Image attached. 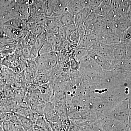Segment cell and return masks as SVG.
<instances>
[{
    "label": "cell",
    "instance_id": "6da1fadb",
    "mask_svg": "<svg viewBox=\"0 0 131 131\" xmlns=\"http://www.w3.org/2000/svg\"><path fill=\"white\" fill-rule=\"evenodd\" d=\"M38 73H45L51 71L56 65L57 56L56 52L52 51L39 55L35 59Z\"/></svg>",
    "mask_w": 131,
    "mask_h": 131
},
{
    "label": "cell",
    "instance_id": "7a4b0ae2",
    "mask_svg": "<svg viewBox=\"0 0 131 131\" xmlns=\"http://www.w3.org/2000/svg\"><path fill=\"white\" fill-rule=\"evenodd\" d=\"M98 42L97 36L94 32L85 34L80 39L78 47L89 49Z\"/></svg>",
    "mask_w": 131,
    "mask_h": 131
},
{
    "label": "cell",
    "instance_id": "3957f363",
    "mask_svg": "<svg viewBox=\"0 0 131 131\" xmlns=\"http://www.w3.org/2000/svg\"><path fill=\"white\" fill-rule=\"evenodd\" d=\"M112 10L111 0H103L100 5L93 12L99 16L105 17L107 16Z\"/></svg>",
    "mask_w": 131,
    "mask_h": 131
},
{
    "label": "cell",
    "instance_id": "277c9868",
    "mask_svg": "<svg viewBox=\"0 0 131 131\" xmlns=\"http://www.w3.org/2000/svg\"><path fill=\"white\" fill-rule=\"evenodd\" d=\"M39 89L45 103L50 102L52 96V89L50 83L41 85Z\"/></svg>",
    "mask_w": 131,
    "mask_h": 131
},
{
    "label": "cell",
    "instance_id": "5b68a950",
    "mask_svg": "<svg viewBox=\"0 0 131 131\" xmlns=\"http://www.w3.org/2000/svg\"><path fill=\"white\" fill-rule=\"evenodd\" d=\"M93 12L91 8L84 7L75 16L74 24L76 26L80 24H84L88 17Z\"/></svg>",
    "mask_w": 131,
    "mask_h": 131
},
{
    "label": "cell",
    "instance_id": "8992f818",
    "mask_svg": "<svg viewBox=\"0 0 131 131\" xmlns=\"http://www.w3.org/2000/svg\"><path fill=\"white\" fill-rule=\"evenodd\" d=\"M83 1V0H69L67 8L68 12L75 16L84 8Z\"/></svg>",
    "mask_w": 131,
    "mask_h": 131
},
{
    "label": "cell",
    "instance_id": "52a82bcc",
    "mask_svg": "<svg viewBox=\"0 0 131 131\" xmlns=\"http://www.w3.org/2000/svg\"><path fill=\"white\" fill-rule=\"evenodd\" d=\"M98 15L95 12H93L90 14L84 23L86 27V34H89L94 30L95 24Z\"/></svg>",
    "mask_w": 131,
    "mask_h": 131
},
{
    "label": "cell",
    "instance_id": "ba28073f",
    "mask_svg": "<svg viewBox=\"0 0 131 131\" xmlns=\"http://www.w3.org/2000/svg\"><path fill=\"white\" fill-rule=\"evenodd\" d=\"M51 71L45 73H37L35 79L31 84L39 87L50 82V73Z\"/></svg>",
    "mask_w": 131,
    "mask_h": 131
},
{
    "label": "cell",
    "instance_id": "9c48e42d",
    "mask_svg": "<svg viewBox=\"0 0 131 131\" xmlns=\"http://www.w3.org/2000/svg\"><path fill=\"white\" fill-rule=\"evenodd\" d=\"M13 84L15 88L26 87V80L24 71L20 73H14Z\"/></svg>",
    "mask_w": 131,
    "mask_h": 131
},
{
    "label": "cell",
    "instance_id": "30bf717a",
    "mask_svg": "<svg viewBox=\"0 0 131 131\" xmlns=\"http://www.w3.org/2000/svg\"><path fill=\"white\" fill-rule=\"evenodd\" d=\"M75 16L68 11L64 12L59 17L61 26L66 27L74 24Z\"/></svg>",
    "mask_w": 131,
    "mask_h": 131
},
{
    "label": "cell",
    "instance_id": "8fae6325",
    "mask_svg": "<svg viewBox=\"0 0 131 131\" xmlns=\"http://www.w3.org/2000/svg\"><path fill=\"white\" fill-rule=\"evenodd\" d=\"M69 0H58L56 7L51 16L59 17L64 12L68 11Z\"/></svg>",
    "mask_w": 131,
    "mask_h": 131
},
{
    "label": "cell",
    "instance_id": "7c38bea8",
    "mask_svg": "<svg viewBox=\"0 0 131 131\" xmlns=\"http://www.w3.org/2000/svg\"><path fill=\"white\" fill-rule=\"evenodd\" d=\"M26 87L15 88L14 91V99L19 104L24 101L27 92Z\"/></svg>",
    "mask_w": 131,
    "mask_h": 131
},
{
    "label": "cell",
    "instance_id": "4fadbf2b",
    "mask_svg": "<svg viewBox=\"0 0 131 131\" xmlns=\"http://www.w3.org/2000/svg\"><path fill=\"white\" fill-rule=\"evenodd\" d=\"M15 114L18 118L24 130L27 131L32 128L33 125L34 124L32 121L21 115L18 114Z\"/></svg>",
    "mask_w": 131,
    "mask_h": 131
},
{
    "label": "cell",
    "instance_id": "5bb4252c",
    "mask_svg": "<svg viewBox=\"0 0 131 131\" xmlns=\"http://www.w3.org/2000/svg\"><path fill=\"white\" fill-rule=\"evenodd\" d=\"M34 124L42 127L47 131H52L50 122L46 119L44 115L38 117L35 120Z\"/></svg>",
    "mask_w": 131,
    "mask_h": 131
},
{
    "label": "cell",
    "instance_id": "9a60e30c",
    "mask_svg": "<svg viewBox=\"0 0 131 131\" xmlns=\"http://www.w3.org/2000/svg\"><path fill=\"white\" fill-rule=\"evenodd\" d=\"M46 40V32L43 31L40 34L37 35L36 37L34 47L37 49L38 52L43 46Z\"/></svg>",
    "mask_w": 131,
    "mask_h": 131
},
{
    "label": "cell",
    "instance_id": "2e32d148",
    "mask_svg": "<svg viewBox=\"0 0 131 131\" xmlns=\"http://www.w3.org/2000/svg\"><path fill=\"white\" fill-rule=\"evenodd\" d=\"M80 40V35L77 29L70 35L68 40V41L72 44L75 46H78Z\"/></svg>",
    "mask_w": 131,
    "mask_h": 131
},
{
    "label": "cell",
    "instance_id": "e0dca14e",
    "mask_svg": "<svg viewBox=\"0 0 131 131\" xmlns=\"http://www.w3.org/2000/svg\"><path fill=\"white\" fill-rule=\"evenodd\" d=\"M52 51H54V47L46 40L44 44L39 50V55Z\"/></svg>",
    "mask_w": 131,
    "mask_h": 131
},
{
    "label": "cell",
    "instance_id": "ac0fdd59",
    "mask_svg": "<svg viewBox=\"0 0 131 131\" xmlns=\"http://www.w3.org/2000/svg\"><path fill=\"white\" fill-rule=\"evenodd\" d=\"M37 36L31 32H29L26 36V42L31 47L34 46L36 41Z\"/></svg>",
    "mask_w": 131,
    "mask_h": 131
},
{
    "label": "cell",
    "instance_id": "d6986e66",
    "mask_svg": "<svg viewBox=\"0 0 131 131\" xmlns=\"http://www.w3.org/2000/svg\"><path fill=\"white\" fill-rule=\"evenodd\" d=\"M57 34L62 42L63 43L64 42L67 40L65 27H64L61 26Z\"/></svg>",
    "mask_w": 131,
    "mask_h": 131
},
{
    "label": "cell",
    "instance_id": "ffe728a7",
    "mask_svg": "<svg viewBox=\"0 0 131 131\" xmlns=\"http://www.w3.org/2000/svg\"><path fill=\"white\" fill-rule=\"evenodd\" d=\"M77 29V27L75 24H72L65 27V32L66 34L67 40L71 34Z\"/></svg>",
    "mask_w": 131,
    "mask_h": 131
},
{
    "label": "cell",
    "instance_id": "44dd1931",
    "mask_svg": "<svg viewBox=\"0 0 131 131\" xmlns=\"http://www.w3.org/2000/svg\"><path fill=\"white\" fill-rule=\"evenodd\" d=\"M77 29L80 35V39H81L84 35L86 34V27L84 24H80L77 26Z\"/></svg>",
    "mask_w": 131,
    "mask_h": 131
},
{
    "label": "cell",
    "instance_id": "7402d4cb",
    "mask_svg": "<svg viewBox=\"0 0 131 131\" xmlns=\"http://www.w3.org/2000/svg\"><path fill=\"white\" fill-rule=\"evenodd\" d=\"M90 8L93 12L100 5L103 0H90Z\"/></svg>",
    "mask_w": 131,
    "mask_h": 131
},
{
    "label": "cell",
    "instance_id": "603a6c76",
    "mask_svg": "<svg viewBox=\"0 0 131 131\" xmlns=\"http://www.w3.org/2000/svg\"><path fill=\"white\" fill-rule=\"evenodd\" d=\"M32 130L33 131H47L45 128L35 124L33 125Z\"/></svg>",
    "mask_w": 131,
    "mask_h": 131
}]
</instances>
